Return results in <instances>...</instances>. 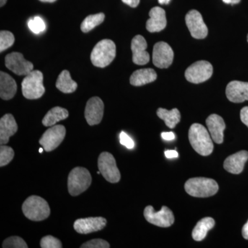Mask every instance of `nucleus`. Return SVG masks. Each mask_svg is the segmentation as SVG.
I'll use <instances>...</instances> for the list:
<instances>
[{"mask_svg":"<svg viewBox=\"0 0 248 248\" xmlns=\"http://www.w3.org/2000/svg\"><path fill=\"white\" fill-rule=\"evenodd\" d=\"M161 138L166 141H171L175 139V135L172 132H168V133H161Z\"/></svg>","mask_w":248,"mask_h":248,"instance_id":"nucleus-37","label":"nucleus"},{"mask_svg":"<svg viewBox=\"0 0 248 248\" xmlns=\"http://www.w3.org/2000/svg\"><path fill=\"white\" fill-rule=\"evenodd\" d=\"M213 67L210 62L198 61L192 63L186 69V79L193 84H200L211 78Z\"/></svg>","mask_w":248,"mask_h":248,"instance_id":"nucleus-8","label":"nucleus"},{"mask_svg":"<svg viewBox=\"0 0 248 248\" xmlns=\"http://www.w3.org/2000/svg\"><path fill=\"white\" fill-rule=\"evenodd\" d=\"M150 19L146 22V29L150 32H160L166 27V11L162 8H153L149 13Z\"/></svg>","mask_w":248,"mask_h":248,"instance_id":"nucleus-19","label":"nucleus"},{"mask_svg":"<svg viewBox=\"0 0 248 248\" xmlns=\"http://www.w3.org/2000/svg\"><path fill=\"white\" fill-rule=\"evenodd\" d=\"M24 216L33 221L46 219L50 214V209L46 201L39 196H31L22 205Z\"/></svg>","mask_w":248,"mask_h":248,"instance_id":"nucleus-3","label":"nucleus"},{"mask_svg":"<svg viewBox=\"0 0 248 248\" xmlns=\"http://www.w3.org/2000/svg\"><path fill=\"white\" fill-rule=\"evenodd\" d=\"M148 47L146 40L141 35H136L131 42L133 62L135 64L145 65L150 61V55L146 51Z\"/></svg>","mask_w":248,"mask_h":248,"instance_id":"nucleus-16","label":"nucleus"},{"mask_svg":"<svg viewBox=\"0 0 248 248\" xmlns=\"http://www.w3.org/2000/svg\"><path fill=\"white\" fill-rule=\"evenodd\" d=\"M17 86L12 77L7 73H0V97L4 100H9L16 95Z\"/></svg>","mask_w":248,"mask_h":248,"instance_id":"nucleus-22","label":"nucleus"},{"mask_svg":"<svg viewBox=\"0 0 248 248\" xmlns=\"http://www.w3.org/2000/svg\"><path fill=\"white\" fill-rule=\"evenodd\" d=\"M68 115L69 113L66 109L60 107H54L47 112L42 120V124L45 126H53L60 121L66 120Z\"/></svg>","mask_w":248,"mask_h":248,"instance_id":"nucleus-25","label":"nucleus"},{"mask_svg":"<svg viewBox=\"0 0 248 248\" xmlns=\"http://www.w3.org/2000/svg\"><path fill=\"white\" fill-rule=\"evenodd\" d=\"M226 96L233 103H242L248 100V82L232 81L226 87Z\"/></svg>","mask_w":248,"mask_h":248,"instance_id":"nucleus-17","label":"nucleus"},{"mask_svg":"<svg viewBox=\"0 0 248 248\" xmlns=\"http://www.w3.org/2000/svg\"><path fill=\"white\" fill-rule=\"evenodd\" d=\"M23 95L28 99H40L45 93L43 74L40 71H32L26 76L22 83Z\"/></svg>","mask_w":248,"mask_h":248,"instance_id":"nucleus-6","label":"nucleus"},{"mask_svg":"<svg viewBox=\"0 0 248 248\" xmlns=\"http://www.w3.org/2000/svg\"><path fill=\"white\" fill-rule=\"evenodd\" d=\"M4 248H27V243L19 236H11L5 239L2 244Z\"/></svg>","mask_w":248,"mask_h":248,"instance_id":"nucleus-31","label":"nucleus"},{"mask_svg":"<svg viewBox=\"0 0 248 248\" xmlns=\"http://www.w3.org/2000/svg\"><path fill=\"white\" fill-rule=\"evenodd\" d=\"M110 247V244L105 240L102 239L91 240L84 243L81 246V248H109Z\"/></svg>","mask_w":248,"mask_h":248,"instance_id":"nucleus-34","label":"nucleus"},{"mask_svg":"<svg viewBox=\"0 0 248 248\" xmlns=\"http://www.w3.org/2000/svg\"><path fill=\"white\" fill-rule=\"evenodd\" d=\"M242 235L245 239L248 240V221L243 227Z\"/></svg>","mask_w":248,"mask_h":248,"instance_id":"nucleus-40","label":"nucleus"},{"mask_svg":"<svg viewBox=\"0 0 248 248\" xmlns=\"http://www.w3.org/2000/svg\"><path fill=\"white\" fill-rule=\"evenodd\" d=\"M104 104L100 98L93 97L88 101L85 108V118L90 125H97L104 116Z\"/></svg>","mask_w":248,"mask_h":248,"instance_id":"nucleus-15","label":"nucleus"},{"mask_svg":"<svg viewBox=\"0 0 248 248\" xmlns=\"http://www.w3.org/2000/svg\"><path fill=\"white\" fill-rule=\"evenodd\" d=\"M40 246L42 248H62L63 247L60 239L50 236V235L46 236L41 239Z\"/></svg>","mask_w":248,"mask_h":248,"instance_id":"nucleus-33","label":"nucleus"},{"mask_svg":"<svg viewBox=\"0 0 248 248\" xmlns=\"http://www.w3.org/2000/svg\"><path fill=\"white\" fill-rule=\"evenodd\" d=\"M17 122L11 114H6L0 120V143H9V139L17 133Z\"/></svg>","mask_w":248,"mask_h":248,"instance_id":"nucleus-21","label":"nucleus"},{"mask_svg":"<svg viewBox=\"0 0 248 248\" xmlns=\"http://www.w3.org/2000/svg\"><path fill=\"white\" fill-rule=\"evenodd\" d=\"M143 215L147 221L161 228H169L174 222L172 210L166 206H163L160 211L156 212L152 205H148L145 208Z\"/></svg>","mask_w":248,"mask_h":248,"instance_id":"nucleus-9","label":"nucleus"},{"mask_svg":"<svg viewBox=\"0 0 248 248\" xmlns=\"http://www.w3.org/2000/svg\"><path fill=\"white\" fill-rule=\"evenodd\" d=\"M206 125L213 141L218 144L223 143L226 124L221 116L216 114L209 116L206 120Z\"/></svg>","mask_w":248,"mask_h":248,"instance_id":"nucleus-18","label":"nucleus"},{"mask_svg":"<svg viewBox=\"0 0 248 248\" xmlns=\"http://www.w3.org/2000/svg\"><path fill=\"white\" fill-rule=\"evenodd\" d=\"M124 4L128 5L130 7L135 8L140 4V0H122Z\"/></svg>","mask_w":248,"mask_h":248,"instance_id":"nucleus-38","label":"nucleus"},{"mask_svg":"<svg viewBox=\"0 0 248 248\" xmlns=\"http://www.w3.org/2000/svg\"><path fill=\"white\" fill-rule=\"evenodd\" d=\"M165 155L166 157L169 159H172V158H177L179 154L176 151H166L165 152Z\"/></svg>","mask_w":248,"mask_h":248,"instance_id":"nucleus-39","label":"nucleus"},{"mask_svg":"<svg viewBox=\"0 0 248 248\" xmlns=\"http://www.w3.org/2000/svg\"><path fill=\"white\" fill-rule=\"evenodd\" d=\"M215 225V220L211 217H205L197 223L192 231V238L195 241H201L206 237L208 232Z\"/></svg>","mask_w":248,"mask_h":248,"instance_id":"nucleus-24","label":"nucleus"},{"mask_svg":"<svg viewBox=\"0 0 248 248\" xmlns=\"http://www.w3.org/2000/svg\"><path fill=\"white\" fill-rule=\"evenodd\" d=\"M184 187L188 195L200 198L211 197L218 190L216 181L205 177L191 178L186 182Z\"/></svg>","mask_w":248,"mask_h":248,"instance_id":"nucleus-2","label":"nucleus"},{"mask_svg":"<svg viewBox=\"0 0 248 248\" xmlns=\"http://www.w3.org/2000/svg\"><path fill=\"white\" fill-rule=\"evenodd\" d=\"M98 169L107 182L116 184L120 182L121 174L113 155L108 152L101 153L98 158Z\"/></svg>","mask_w":248,"mask_h":248,"instance_id":"nucleus-7","label":"nucleus"},{"mask_svg":"<svg viewBox=\"0 0 248 248\" xmlns=\"http://www.w3.org/2000/svg\"><path fill=\"white\" fill-rule=\"evenodd\" d=\"M241 122L248 127V107L243 108L240 112Z\"/></svg>","mask_w":248,"mask_h":248,"instance_id":"nucleus-36","label":"nucleus"},{"mask_svg":"<svg viewBox=\"0 0 248 248\" xmlns=\"http://www.w3.org/2000/svg\"><path fill=\"white\" fill-rule=\"evenodd\" d=\"M157 78L156 72L152 68H143L134 72L130 78V84L135 86H141L153 82Z\"/></svg>","mask_w":248,"mask_h":248,"instance_id":"nucleus-23","label":"nucleus"},{"mask_svg":"<svg viewBox=\"0 0 248 248\" xmlns=\"http://www.w3.org/2000/svg\"><path fill=\"white\" fill-rule=\"evenodd\" d=\"M170 0H159V3L160 4H169Z\"/></svg>","mask_w":248,"mask_h":248,"instance_id":"nucleus-42","label":"nucleus"},{"mask_svg":"<svg viewBox=\"0 0 248 248\" xmlns=\"http://www.w3.org/2000/svg\"><path fill=\"white\" fill-rule=\"evenodd\" d=\"M91 183L92 177L87 169L83 167L75 168L68 175V192L74 197L79 195L89 188Z\"/></svg>","mask_w":248,"mask_h":248,"instance_id":"nucleus-5","label":"nucleus"},{"mask_svg":"<svg viewBox=\"0 0 248 248\" xmlns=\"http://www.w3.org/2000/svg\"><path fill=\"white\" fill-rule=\"evenodd\" d=\"M186 24L192 37L198 40L205 38L208 29L199 11L192 10L186 16Z\"/></svg>","mask_w":248,"mask_h":248,"instance_id":"nucleus-11","label":"nucleus"},{"mask_svg":"<svg viewBox=\"0 0 248 248\" xmlns=\"http://www.w3.org/2000/svg\"><path fill=\"white\" fill-rule=\"evenodd\" d=\"M57 89L63 93H74L78 84L72 79L69 72L65 70L60 73L56 82Z\"/></svg>","mask_w":248,"mask_h":248,"instance_id":"nucleus-26","label":"nucleus"},{"mask_svg":"<svg viewBox=\"0 0 248 248\" xmlns=\"http://www.w3.org/2000/svg\"><path fill=\"white\" fill-rule=\"evenodd\" d=\"M105 19V15L101 13L95 15H91L85 18L81 24V30L83 32H89L94 28L102 24Z\"/></svg>","mask_w":248,"mask_h":248,"instance_id":"nucleus-28","label":"nucleus"},{"mask_svg":"<svg viewBox=\"0 0 248 248\" xmlns=\"http://www.w3.org/2000/svg\"><path fill=\"white\" fill-rule=\"evenodd\" d=\"M40 1H43V2L53 3L54 1H56V0H40Z\"/></svg>","mask_w":248,"mask_h":248,"instance_id":"nucleus-44","label":"nucleus"},{"mask_svg":"<svg viewBox=\"0 0 248 248\" xmlns=\"http://www.w3.org/2000/svg\"><path fill=\"white\" fill-rule=\"evenodd\" d=\"M222 1L226 4L234 5L239 4L241 0H222Z\"/></svg>","mask_w":248,"mask_h":248,"instance_id":"nucleus-41","label":"nucleus"},{"mask_svg":"<svg viewBox=\"0 0 248 248\" xmlns=\"http://www.w3.org/2000/svg\"><path fill=\"white\" fill-rule=\"evenodd\" d=\"M115 56V44L110 40H103L93 49L91 60L94 66L105 68L110 64Z\"/></svg>","mask_w":248,"mask_h":248,"instance_id":"nucleus-4","label":"nucleus"},{"mask_svg":"<svg viewBox=\"0 0 248 248\" xmlns=\"http://www.w3.org/2000/svg\"><path fill=\"white\" fill-rule=\"evenodd\" d=\"M174 52L170 46L164 42L155 44L153 48V62L159 68H167L172 63Z\"/></svg>","mask_w":248,"mask_h":248,"instance_id":"nucleus-13","label":"nucleus"},{"mask_svg":"<svg viewBox=\"0 0 248 248\" xmlns=\"http://www.w3.org/2000/svg\"><path fill=\"white\" fill-rule=\"evenodd\" d=\"M107 224V219L104 217H89L76 220L73 226L77 232L81 234H88L102 231Z\"/></svg>","mask_w":248,"mask_h":248,"instance_id":"nucleus-14","label":"nucleus"},{"mask_svg":"<svg viewBox=\"0 0 248 248\" xmlns=\"http://www.w3.org/2000/svg\"><path fill=\"white\" fill-rule=\"evenodd\" d=\"M29 29L33 33L40 34L46 29V24L43 19L40 17H35L28 23Z\"/></svg>","mask_w":248,"mask_h":248,"instance_id":"nucleus-32","label":"nucleus"},{"mask_svg":"<svg viewBox=\"0 0 248 248\" xmlns=\"http://www.w3.org/2000/svg\"><path fill=\"white\" fill-rule=\"evenodd\" d=\"M15 153L11 147L1 145L0 147V166H6L14 159Z\"/></svg>","mask_w":248,"mask_h":248,"instance_id":"nucleus-29","label":"nucleus"},{"mask_svg":"<svg viewBox=\"0 0 248 248\" xmlns=\"http://www.w3.org/2000/svg\"><path fill=\"white\" fill-rule=\"evenodd\" d=\"M247 40H248V35L247 36Z\"/></svg>","mask_w":248,"mask_h":248,"instance_id":"nucleus-46","label":"nucleus"},{"mask_svg":"<svg viewBox=\"0 0 248 248\" xmlns=\"http://www.w3.org/2000/svg\"><path fill=\"white\" fill-rule=\"evenodd\" d=\"M5 65L18 76H27L33 71V64L24 59L22 53L14 52L6 55Z\"/></svg>","mask_w":248,"mask_h":248,"instance_id":"nucleus-12","label":"nucleus"},{"mask_svg":"<svg viewBox=\"0 0 248 248\" xmlns=\"http://www.w3.org/2000/svg\"><path fill=\"white\" fill-rule=\"evenodd\" d=\"M156 115L161 120H164L166 125L171 129L175 128L177 124H179L181 121L180 112L177 108L168 110L160 108L156 111Z\"/></svg>","mask_w":248,"mask_h":248,"instance_id":"nucleus-27","label":"nucleus"},{"mask_svg":"<svg viewBox=\"0 0 248 248\" xmlns=\"http://www.w3.org/2000/svg\"><path fill=\"white\" fill-rule=\"evenodd\" d=\"M43 150H45V149H44V148H41L40 149V153H43Z\"/></svg>","mask_w":248,"mask_h":248,"instance_id":"nucleus-45","label":"nucleus"},{"mask_svg":"<svg viewBox=\"0 0 248 248\" xmlns=\"http://www.w3.org/2000/svg\"><path fill=\"white\" fill-rule=\"evenodd\" d=\"M14 42L15 37L12 32L7 31L0 32V52H3L12 46Z\"/></svg>","mask_w":248,"mask_h":248,"instance_id":"nucleus-30","label":"nucleus"},{"mask_svg":"<svg viewBox=\"0 0 248 248\" xmlns=\"http://www.w3.org/2000/svg\"><path fill=\"white\" fill-rule=\"evenodd\" d=\"M120 143L126 147L128 149H133L135 146V142L125 132L122 131L120 135Z\"/></svg>","mask_w":248,"mask_h":248,"instance_id":"nucleus-35","label":"nucleus"},{"mask_svg":"<svg viewBox=\"0 0 248 248\" xmlns=\"http://www.w3.org/2000/svg\"><path fill=\"white\" fill-rule=\"evenodd\" d=\"M66 133V128L63 125H53L43 134L40 140V145L45 151H53L63 141Z\"/></svg>","mask_w":248,"mask_h":248,"instance_id":"nucleus-10","label":"nucleus"},{"mask_svg":"<svg viewBox=\"0 0 248 248\" xmlns=\"http://www.w3.org/2000/svg\"><path fill=\"white\" fill-rule=\"evenodd\" d=\"M6 1H7V0H0V6H1V7H2L6 4Z\"/></svg>","mask_w":248,"mask_h":248,"instance_id":"nucleus-43","label":"nucleus"},{"mask_svg":"<svg viewBox=\"0 0 248 248\" xmlns=\"http://www.w3.org/2000/svg\"><path fill=\"white\" fill-rule=\"evenodd\" d=\"M191 146L198 154L208 156L213 152V140L208 130L200 124L191 125L188 133Z\"/></svg>","mask_w":248,"mask_h":248,"instance_id":"nucleus-1","label":"nucleus"},{"mask_svg":"<svg viewBox=\"0 0 248 248\" xmlns=\"http://www.w3.org/2000/svg\"><path fill=\"white\" fill-rule=\"evenodd\" d=\"M248 160V152L241 151L227 157L223 163V167L228 172L239 174L243 172L245 164Z\"/></svg>","mask_w":248,"mask_h":248,"instance_id":"nucleus-20","label":"nucleus"}]
</instances>
